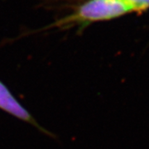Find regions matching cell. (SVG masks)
Segmentation results:
<instances>
[{
  "label": "cell",
  "mask_w": 149,
  "mask_h": 149,
  "mask_svg": "<svg viewBox=\"0 0 149 149\" xmlns=\"http://www.w3.org/2000/svg\"><path fill=\"white\" fill-rule=\"evenodd\" d=\"M71 8L70 13L42 28V31L52 28L67 30L73 27H78L79 31H82L93 22L109 20L132 11H138L128 0H85L72 5Z\"/></svg>",
  "instance_id": "obj_1"
},
{
  "label": "cell",
  "mask_w": 149,
  "mask_h": 149,
  "mask_svg": "<svg viewBox=\"0 0 149 149\" xmlns=\"http://www.w3.org/2000/svg\"><path fill=\"white\" fill-rule=\"evenodd\" d=\"M0 109L13 117L17 118L19 120L24 121L34 126L40 132L46 134L47 136L52 138L56 137L54 133L48 131L47 129H46L37 122L35 118L30 113V112L17 100L14 95L1 80H0Z\"/></svg>",
  "instance_id": "obj_2"
},
{
  "label": "cell",
  "mask_w": 149,
  "mask_h": 149,
  "mask_svg": "<svg viewBox=\"0 0 149 149\" xmlns=\"http://www.w3.org/2000/svg\"><path fill=\"white\" fill-rule=\"evenodd\" d=\"M137 8L138 11L144 10L149 8V0H128Z\"/></svg>",
  "instance_id": "obj_3"
}]
</instances>
